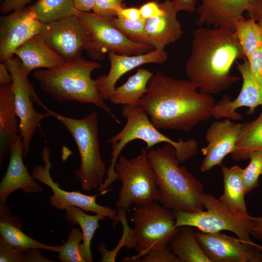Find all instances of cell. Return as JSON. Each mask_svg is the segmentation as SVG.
<instances>
[{
	"mask_svg": "<svg viewBox=\"0 0 262 262\" xmlns=\"http://www.w3.org/2000/svg\"><path fill=\"white\" fill-rule=\"evenodd\" d=\"M214 104L212 95L197 92L189 80H177L157 71L139 105L158 130L187 132L211 117Z\"/></svg>",
	"mask_w": 262,
	"mask_h": 262,
	"instance_id": "6da1fadb",
	"label": "cell"
},
{
	"mask_svg": "<svg viewBox=\"0 0 262 262\" xmlns=\"http://www.w3.org/2000/svg\"><path fill=\"white\" fill-rule=\"evenodd\" d=\"M245 58L234 32L222 27L199 28L193 32L184 72L200 92L218 95L240 79L231 75L230 69L237 60Z\"/></svg>",
	"mask_w": 262,
	"mask_h": 262,
	"instance_id": "7a4b0ae2",
	"label": "cell"
},
{
	"mask_svg": "<svg viewBox=\"0 0 262 262\" xmlns=\"http://www.w3.org/2000/svg\"><path fill=\"white\" fill-rule=\"evenodd\" d=\"M147 157L155 172L159 201L175 211L198 213L204 210L203 183L184 166H180L175 148L165 143L150 149Z\"/></svg>",
	"mask_w": 262,
	"mask_h": 262,
	"instance_id": "3957f363",
	"label": "cell"
},
{
	"mask_svg": "<svg viewBox=\"0 0 262 262\" xmlns=\"http://www.w3.org/2000/svg\"><path fill=\"white\" fill-rule=\"evenodd\" d=\"M100 67L99 63L81 57L52 68L37 70L33 76L40 89L59 103L75 101L92 104L120 124L101 98L96 79L91 78L92 72Z\"/></svg>",
	"mask_w": 262,
	"mask_h": 262,
	"instance_id": "277c9868",
	"label": "cell"
},
{
	"mask_svg": "<svg viewBox=\"0 0 262 262\" xmlns=\"http://www.w3.org/2000/svg\"><path fill=\"white\" fill-rule=\"evenodd\" d=\"M121 113L127 121L122 130L108 141L112 145V152L107 177L102 185L104 189L108 188L118 179L115 165L123 148L132 140L139 139L145 142L147 150L156 144L168 143L175 148L176 157L180 163L198 154V145L196 140L190 138L183 141L180 138L176 141L165 136L152 124L147 115L139 105H123Z\"/></svg>",
	"mask_w": 262,
	"mask_h": 262,
	"instance_id": "5b68a950",
	"label": "cell"
},
{
	"mask_svg": "<svg viewBox=\"0 0 262 262\" xmlns=\"http://www.w3.org/2000/svg\"><path fill=\"white\" fill-rule=\"evenodd\" d=\"M41 107L64 125L75 142L80 164L74 175L82 189L86 191L98 190L105 180L108 168L100 153L97 113L94 111L83 118L75 119L56 113L44 104Z\"/></svg>",
	"mask_w": 262,
	"mask_h": 262,
	"instance_id": "8992f818",
	"label": "cell"
},
{
	"mask_svg": "<svg viewBox=\"0 0 262 262\" xmlns=\"http://www.w3.org/2000/svg\"><path fill=\"white\" fill-rule=\"evenodd\" d=\"M117 160L115 170L122 185L116 202L117 214L126 213L133 204L140 206L159 201L156 176L147 148H142L134 158L120 156Z\"/></svg>",
	"mask_w": 262,
	"mask_h": 262,
	"instance_id": "52a82bcc",
	"label": "cell"
},
{
	"mask_svg": "<svg viewBox=\"0 0 262 262\" xmlns=\"http://www.w3.org/2000/svg\"><path fill=\"white\" fill-rule=\"evenodd\" d=\"M202 200L206 211L198 213L176 211L175 228L190 226L209 233L230 231L241 241L254 246L250 238L251 216L238 213L210 194L204 193Z\"/></svg>",
	"mask_w": 262,
	"mask_h": 262,
	"instance_id": "ba28073f",
	"label": "cell"
},
{
	"mask_svg": "<svg viewBox=\"0 0 262 262\" xmlns=\"http://www.w3.org/2000/svg\"><path fill=\"white\" fill-rule=\"evenodd\" d=\"M136 261L149 252L166 247L179 230L175 228V214L155 202L134 209L131 218Z\"/></svg>",
	"mask_w": 262,
	"mask_h": 262,
	"instance_id": "9c48e42d",
	"label": "cell"
},
{
	"mask_svg": "<svg viewBox=\"0 0 262 262\" xmlns=\"http://www.w3.org/2000/svg\"><path fill=\"white\" fill-rule=\"evenodd\" d=\"M3 63L12 77L11 87L14 96L15 104L19 119V130L22 138L23 158H25L30 150L31 141L34 133L42 121L49 116L37 112L33 102L41 106L43 104L33 86L30 82L28 75L25 72L20 60L12 56L4 59Z\"/></svg>",
	"mask_w": 262,
	"mask_h": 262,
	"instance_id": "30bf717a",
	"label": "cell"
},
{
	"mask_svg": "<svg viewBox=\"0 0 262 262\" xmlns=\"http://www.w3.org/2000/svg\"><path fill=\"white\" fill-rule=\"evenodd\" d=\"M41 35L65 62L82 57L83 51L94 60H103L90 34L76 15L45 24Z\"/></svg>",
	"mask_w": 262,
	"mask_h": 262,
	"instance_id": "8fae6325",
	"label": "cell"
},
{
	"mask_svg": "<svg viewBox=\"0 0 262 262\" xmlns=\"http://www.w3.org/2000/svg\"><path fill=\"white\" fill-rule=\"evenodd\" d=\"M50 155V151L46 146L42 151V158L44 165H39L34 167L32 175L35 179L51 188L53 192L49 198L51 207L63 211L66 210L68 206L73 205L80 208L84 212H91L102 215L113 221L116 216L117 211L109 207L98 205L96 201L98 196L106 194L111 189L93 196L85 195L80 191H67L62 189L59 183L54 181L51 177Z\"/></svg>",
	"mask_w": 262,
	"mask_h": 262,
	"instance_id": "7c38bea8",
	"label": "cell"
},
{
	"mask_svg": "<svg viewBox=\"0 0 262 262\" xmlns=\"http://www.w3.org/2000/svg\"><path fill=\"white\" fill-rule=\"evenodd\" d=\"M76 15L90 34L96 49L103 59L106 53L110 52L136 55L148 53L154 49L149 44L137 43L128 39L111 23L110 18L79 10Z\"/></svg>",
	"mask_w": 262,
	"mask_h": 262,
	"instance_id": "4fadbf2b",
	"label": "cell"
},
{
	"mask_svg": "<svg viewBox=\"0 0 262 262\" xmlns=\"http://www.w3.org/2000/svg\"><path fill=\"white\" fill-rule=\"evenodd\" d=\"M196 1L197 0H196ZM196 23L214 28L222 27L234 32L235 22L246 12L249 18L258 21L262 10V0H200Z\"/></svg>",
	"mask_w": 262,
	"mask_h": 262,
	"instance_id": "5bb4252c",
	"label": "cell"
},
{
	"mask_svg": "<svg viewBox=\"0 0 262 262\" xmlns=\"http://www.w3.org/2000/svg\"><path fill=\"white\" fill-rule=\"evenodd\" d=\"M195 236L211 262H262V251L220 232L198 230Z\"/></svg>",
	"mask_w": 262,
	"mask_h": 262,
	"instance_id": "9a60e30c",
	"label": "cell"
},
{
	"mask_svg": "<svg viewBox=\"0 0 262 262\" xmlns=\"http://www.w3.org/2000/svg\"><path fill=\"white\" fill-rule=\"evenodd\" d=\"M45 24L40 22L29 6L0 18V59L14 56L16 50L33 36L41 34Z\"/></svg>",
	"mask_w": 262,
	"mask_h": 262,
	"instance_id": "2e32d148",
	"label": "cell"
},
{
	"mask_svg": "<svg viewBox=\"0 0 262 262\" xmlns=\"http://www.w3.org/2000/svg\"><path fill=\"white\" fill-rule=\"evenodd\" d=\"M237 68L243 79L241 90L233 100L225 95L214 104L211 115L215 119L226 118L241 120L242 116L236 112L237 109L243 106L248 107L247 114L250 115L254 112L256 107L262 105V87L251 72L246 58L243 63L237 62Z\"/></svg>",
	"mask_w": 262,
	"mask_h": 262,
	"instance_id": "e0dca14e",
	"label": "cell"
},
{
	"mask_svg": "<svg viewBox=\"0 0 262 262\" xmlns=\"http://www.w3.org/2000/svg\"><path fill=\"white\" fill-rule=\"evenodd\" d=\"M241 124L226 118L212 123L205 135L207 145L201 149L205 156L200 167L201 172L221 165L224 158L234 151Z\"/></svg>",
	"mask_w": 262,
	"mask_h": 262,
	"instance_id": "ac0fdd59",
	"label": "cell"
},
{
	"mask_svg": "<svg viewBox=\"0 0 262 262\" xmlns=\"http://www.w3.org/2000/svg\"><path fill=\"white\" fill-rule=\"evenodd\" d=\"M108 57L110 63L108 73L96 79L99 95L104 100H109L117 82L125 74L143 65H162L166 62L168 55L164 49H154L148 53L136 55L110 52L108 53Z\"/></svg>",
	"mask_w": 262,
	"mask_h": 262,
	"instance_id": "d6986e66",
	"label": "cell"
},
{
	"mask_svg": "<svg viewBox=\"0 0 262 262\" xmlns=\"http://www.w3.org/2000/svg\"><path fill=\"white\" fill-rule=\"evenodd\" d=\"M9 155L8 166L0 183V209L7 205L8 196L16 190L21 189L26 193H38L43 190L24 164L23 144L20 134L11 141Z\"/></svg>",
	"mask_w": 262,
	"mask_h": 262,
	"instance_id": "ffe728a7",
	"label": "cell"
},
{
	"mask_svg": "<svg viewBox=\"0 0 262 262\" xmlns=\"http://www.w3.org/2000/svg\"><path fill=\"white\" fill-rule=\"evenodd\" d=\"M164 14L146 20L145 29L149 44L154 49H163L176 42L182 36L180 23L177 19L178 10L171 0L162 2Z\"/></svg>",
	"mask_w": 262,
	"mask_h": 262,
	"instance_id": "44dd1931",
	"label": "cell"
},
{
	"mask_svg": "<svg viewBox=\"0 0 262 262\" xmlns=\"http://www.w3.org/2000/svg\"><path fill=\"white\" fill-rule=\"evenodd\" d=\"M28 75L36 69H50L64 62V60L45 42L41 34L36 35L24 42L15 51Z\"/></svg>",
	"mask_w": 262,
	"mask_h": 262,
	"instance_id": "7402d4cb",
	"label": "cell"
},
{
	"mask_svg": "<svg viewBox=\"0 0 262 262\" xmlns=\"http://www.w3.org/2000/svg\"><path fill=\"white\" fill-rule=\"evenodd\" d=\"M21 220L11 214L9 208L0 211V243L16 250L42 249L58 252L62 246H49L26 235L21 229Z\"/></svg>",
	"mask_w": 262,
	"mask_h": 262,
	"instance_id": "603a6c76",
	"label": "cell"
},
{
	"mask_svg": "<svg viewBox=\"0 0 262 262\" xmlns=\"http://www.w3.org/2000/svg\"><path fill=\"white\" fill-rule=\"evenodd\" d=\"M11 84L0 85V164L10 154L11 141L18 135V123Z\"/></svg>",
	"mask_w": 262,
	"mask_h": 262,
	"instance_id": "cb8c5ba5",
	"label": "cell"
},
{
	"mask_svg": "<svg viewBox=\"0 0 262 262\" xmlns=\"http://www.w3.org/2000/svg\"><path fill=\"white\" fill-rule=\"evenodd\" d=\"M221 171L224 189L219 199L238 213L249 215L245 199L246 194L243 169L237 165L230 167L222 165Z\"/></svg>",
	"mask_w": 262,
	"mask_h": 262,
	"instance_id": "d4e9b609",
	"label": "cell"
},
{
	"mask_svg": "<svg viewBox=\"0 0 262 262\" xmlns=\"http://www.w3.org/2000/svg\"><path fill=\"white\" fill-rule=\"evenodd\" d=\"M153 74L147 69L138 68L125 83L115 88L109 100L115 105H139L147 92L148 82Z\"/></svg>",
	"mask_w": 262,
	"mask_h": 262,
	"instance_id": "484cf974",
	"label": "cell"
},
{
	"mask_svg": "<svg viewBox=\"0 0 262 262\" xmlns=\"http://www.w3.org/2000/svg\"><path fill=\"white\" fill-rule=\"evenodd\" d=\"M66 211V219L72 225L78 224L82 232L83 240L80 248L83 258L85 262H93L91 242L96 230L99 227V221L105 220L106 217L98 214H87L80 208L73 205L68 206Z\"/></svg>",
	"mask_w": 262,
	"mask_h": 262,
	"instance_id": "4316f807",
	"label": "cell"
},
{
	"mask_svg": "<svg viewBox=\"0 0 262 262\" xmlns=\"http://www.w3.org/2000/svg\"><path fill=\"white\" fill-rule=\"evenodd\" d=\"M169 244L180 262H211L198 243L192 227H179Z\"/></svg>",
	"mask_w": 262,
	"mask_h": 262,
	"instance_id": "83f0119b",
	"label": "cell"
},
{
	"mask_svg": "<svg viewBox=\"0 0 262 262\" xmlns=\"http://www.w3.org/2000/svg\"><path fill=\"white\" fill-rule=\"evenodd\" d=\"M262 149V110L254 120L241 124L234 151L231 153L235 161L248 159L250 153Z\"/></svg>",
	"mask_w": 262,
	"mask_h": 262,
	"instance_id": "f1b7e54d",
	"label": "cell"
},
{
	"mask_svg": "<svg viewBox=\"0 0 262 262\" xmlns=\"http://www.w3.org/2000/svg\"><path fill=\"white\" fill-rule=\"evenodd\" d=\"M35 17L47 24L76 15L74 0H37L29 6Z\"/></svg>",
	"mask_w": 262,
	"mask_h": 262,
	"instance_id": "f546056e",
	"label": "cell"
},
{
	"mask_svg": "<svg viewBox=\"0 0 262 262\" xmlns=\"http://www.w3.org/2000/svg\"><path fill=\"white\" fill-rule=\"evenodd\" d=\"M234 33L246 59L262 46V30L253 18L243 17L237 20Z\"/></svg>",
	"mask_w": 262,
	"mask_h": 262,
	"instance_id": "4dcf8cb0",
	"label": "cell"
},
{
	"mask_svg": "<svg viewBox=\"0 0 262 262\" xmlns=\"http://www.w3.org/2000/svg\"><path fill=\"white\" fill-rule=\"evenodd\" d=\"M111 23L131 41L149 44L145 29L146 19L130 20L117 17L110 18Z\"/></svg>",
	"mask_w": 262,
	"mask_h": 262,
	"instance_id": "1f68e13d",
	"label": "cell"
},
{
	"mask_svg": "<svg viewBox=\"0 0 262 262\" xmlns=\"http://www.w3.org/2000/svg\"><path fill=\"white\" fill-rule=\"evenodd\" d=\"M39 249L16 250L0 243V262H54L44 257Z\"/></svg>",
	"mask_w": 262,
	"mask_h": 262,
	"instance_id": "d6a6232c",
	"label": "cell"
},
{
	"mask_svg": "<svg viewBox=\"0 0 262 262\" xmlns=\"http://www.w3.org/2000/svg\"><path fill=\"white\" fill-rule=\"evenodd\" d=\"M83 240L81 229L73 228L67 236L66 242L62 245L57 257L62 262H85L81 252L80 245Z\"/></svg>",
	"mask_w": 262,
	"mask_h": 262,
	"instance_id": "836d02e7",
	"label": "cell"
},
{
	"mask_svg": "<svg viewBox=\"0 0 262 262\" xmlns=\"http://www.w3.org/2000/svg\"><path fill=\"white\" fill-rule=\"evenodd\" d=\"M248 159L249 163L246 168L243 169V172L246 195L259 185L260 177L262 175V149L250 153Z\"/></svg>",
	"mask_w": 262,
	"mask_h": 262,
	"instance_id": "e575fe53",
	"label": "cell"
},
{
	"mask_svg": "<svg viewBox=\"0 0 262 262\" xmlns=\"http://www.w3.org/2000/svg\"><path fill=\"white\" fill-rule=\"evenodd\" d=\"M123 227V234L118 245L113 250L109 251L106 248L104 243L99 244L97 249L101 254V258L99 262H115L117 254L123 246H126L130 249L132 244V228H130L127 222L126 217H123L120 219Z\"/></svg>",
	"mask_w": 262,
	"mask_h": 262,
	"instance_id": "d590c367",
	"label": "cell"
},
{
	"mask_svg": "<svg viewBox=\"0 0 262 262\" xmlns=\"http://www.w3.org/2000/svg\"><path fill=\"white\" fill-rule=\"evenodd\" d=\"M125 0H95L92 8L93 13L98 16L111 18L116 16L115 9L123 6Z\"/></svg>",
	"mask_w": 262,
	"mask_h": 262,
	"instance_id": "8d00e7d4",
	"label": "cell"
},
{
	"mask_svg": "<svg viewBox=\"0 0 262 262\" xmlns=\"http://www.w3.org/2000/svg\"><path fill=\"white\" fill-rule=\"evenodd\" d=\"M142 262H180L170 247L166 246L149 252L142 257Z\"/></svg>",
	"mask_w": 262,
	"mask_h": 262,
	"instance_id": "74e56055",
	"label": "cell"
},
{
	"mask_svg": "<svg viewBox=\"0 0 262 262\" xmlns=\"http://www.w3.org/2000/svg\"><path fill=\"white\" fill-rule=\"evenodd\" d=\"M246 59L251 72L262 87V46Z\"/></svg>",
	"mask_w": 262,
	"mask_h": 262,
	"instance_id": "f35d334b",
	"label": "cell"
},
{
	"mask_svg": "<svg viewBox=\"0 0 262 262\" xmlns=\"http://www.w3.org/2000/svg\"><path fill=\"white\" fill-rule=\"evenodd\" d=\"M139 8L141 17L146 20L161 16L164 13L162 2L155 0L148 1Z\"/></svg>",
	"mask_w": 262,
	"mask_h": 262,
	"instance_id": "ab89813d",
	"label": "cell"
},
{
	"mask_svg": "<svg viewBox=\"0 0 262 262\" xmlns=\"http://www.w3.org/2000/svg\"><path fill=\"white\" fill-rule=\"evenodd\" d=\"M116 17L130 20H137L141 17L139 8L135 7L118 6L115 9Z\"/></svg>",
	"mask_w": 262,
	"mask_h": 262,
	"instance_id": "60d3db41",
	"label": "cell"
},
{
	"mask_svg": "<svg viewBox=\"0 0 262 262\" xmlns=\"http://www.w3.org/2000/svg\"><path fill=\"white\" fill-rule=\"evenodd\" d=\"M32 0H4L2 2L0 10L3 13L12 10H16L25 7Z\"/></svg>",
	"mask_w": 262,
	"mask_h": 262,
	"instance_id": "b9f144b4",
	"label": "cell"
},
{
	"mask_svg": "<svg viewBox=\"0 0 262 262\" xmlns=\"http://www.w3.org/2000/svg\"><path fill=\"white\" fill-rule=\"evenodd\" d=\"M172 2L179 12L192 13L196 9V0H172Z\"/></svg>",
	"mask_w": 262,
	"mask_h": 262,
	"instance_id": "7bdbcfd3",
	"label": "cell"
},
{
	"mask_svg": "<svg viewBox=\"0 0 262 262\" xmlns=\"http://www.w3.org/2000/svg\"><path fill=\"white\" fill-rule=\"evenodd\" d=\"M251 235L255 239L262 241V216H251Z\"/></svg>",
	"mask_w": 262,
	"mask_h": 262,
	"instance_id": "ee69618b",
	"label": "cell"
},
{
	"mask_svg": "<svg viewBox=\"0 0 262 262\" xmlns=\"http://www.w3.org/2000/svg\"><path fill=\"white\" fill-rule=\"evenodd\" d=\"M12 82V77L3 63L0 64V85L11 84Z\"/></svg>",
	"mask_w": 262,
	"mask_h": 262,
	"instance_id": "f6af8a7d",
	"label": "cell"
},
{
	"mask_svg": "<svg viewBox=\"0 0 262 262\" xmlns=\"http://www.w3.org/2000/svg\"><path fill=\"white\" fill-rule=\"evenodd\" d=\"M95 0H74L76 8L82 12H89L92 10Z\"/></svg>",
	"mask_w": 262,
	"mask_h": 262,
	"instance_id": "bcb514c9",
	"label": "cell"
},
{
	"mask_svg": "<svg viewBox=\"0 0 262 262\" xmlns=\"http://www.w3.org/2000/svg\"><path fill=\"white\" fill-rule=\"evenodd\" d=\"M257 23L258 25H259V26L260 27V28H261V29L262 30V10L261 15L260 16V18L258 21L257 22Z\"/></svg>",
	"mask_w": 262,
	"mask_h": 262,
	"instance_id": "7dc6e473",
	"label": "cell"
},
{
	"mask_svg": "<svg viewBox=\"0 0 262 262\" xmlns=\"http://www.w3.org/2000/svg\"><path fill=\"white\" fill-rule=\"evenodd\" d=\"M255 246L262 251V246L255 243Z\"/></svg>",
	"mask_w": 262,
	"mask_h": 262,
	"instance_id": "c3c4849f",
	"label": "cell"
}]
</instances>
